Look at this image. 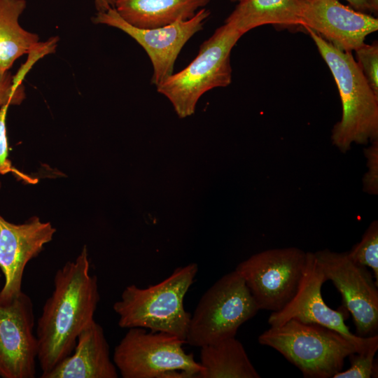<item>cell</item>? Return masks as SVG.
<instances>
[{
    "mask_svg": "<svg viewBox=\"0 0 378 378\" xmlns=\"http://www.w3.org/2000/svg\"><path fill=\"white\" fill-rule=\"evenodd\" d=\"M54 288L37 321V360L41 374L71 354L78 336L94 319L100 300L98 281L90 272L86 246L55 272Z\"/></svg>",
    "mask_w": 378,
    "mask_h": 378,
    "instance_id": "cell-1",
    "label": "cell"
},
{
    "mask_svg": "<svg viewBox=\"0 0 378 378\" xmlns=\"http://www.w3.org/2000/svg\"><path fill=\"white\" fill-rule=\"evenodd\" d=\"M328 66L337 84L342 117L331 131V141L346 153L353 144L378 139V95L367 82L351 52L340 50L310 29H305Z\"/></svg>",
    "mask_w": 378,
    "mask_h": 378,
    "instance_id": "cell-2",
    "label": "cell"
},
{
    "mask_svg": "<svg viewBox=\"0 0 378 378\" xmlns=\"http://www.w3.org/2000/svg\"><path fill=\"white\" fill-rule=\"evenodd\" d=\"M198 271L196 263L179 267L161 282L145 288L125 287L113 306L122 328H143L186 340L191 314L183 300Z\"/></svg>",
    "mask_w": 378,
    "mask_h": 378,
    "instance_id": "cell-3",
    "label": "cell"
},
{
    "mask_svg": "<svg viewBox=\"0 0 378 378\" xmlns=\"http://www.w3.org/2000/svg\"><path fill=\"white\" fill-rule=\"evenodd\" d=\"M258 342L279 351L306 378H332L342 370L345 358L357 352L338 332L294 318L270 326Z\"/></svg>",
    "mask_w": 378,
    "mask_h": 378,
    "instance_id": "cell-4",
    "label": "cell"
},
{
    "mask_svg": "<svg viewBox=\"0 0 378 378\" xmlns=\"http://www.w3.org/2000/svg\"><path fill=\"white\" fill-rule=\"evenodd\" d=\"M242 36L224 23L202 43L197 56L186 68L156 87L180 118L191 115L204 93L231 83L230 54Z\"/></svg>",
    "mask_w": 378,
    "mask_h": 378,
    "instance_id": "cell-5",
    "label": "cell"
},
{
    "mask_svg": "<svg viewBox=\"0 0 378 378\" xmlns=\"http://www.w3.org/2000/svg\"><path fill=\"white\" fill-rule=\"evenodd\" d=\"M258 310L243 278L234 270L203 294L191 315L186 342L200 348L235 337L239 328Z\"/></svg>",
    "mask_w": 378,
    "mask_h": 378,
    "instance_id": "cell-6",
    "label": "cell"
},
{
    "mask_svg": "<svg viewBox=\"0 0 378 378\" xmlns=\"http://www.w3.org/2000/svg\"><path fill=\"white\" fill-rule=\"evenodd\" d=\"M115 346L113 361L123 378H167L174 371H186L200 377L202 367L192 354L183 348L186 343L164 332H147L130 328Z\"/></svg>",
    "mask_w": 378,
    "mask_h": 378,
    "instance_id": "cell-7",
    "label": "cell"
},
{
    "mask_svg": "<svg viewBox=\"0 0 378 378\" xmlns=\"http://www.w3.org/2000/svg\"><path fill=\"white\" fill-rule=\"evenodd\" d=\"M307 261V252L297 247L257 253L234 270L243 278L259 310L277 312L293 298Z\"/></svg>",
    "mask_w": 378,
    "mask_h": 378,
    "instance_id": "cell-8",
    "label": "cell"
},
{
    "mask_svg": "<svg viewBox=\"0 0 378 378\" xmlns=\"http://www.w3.org/2000/svg\"><path fill=\"white\" fill-rule=\"evenodd\" d=\"M211 12L206 8L186 20L155 28L144 29L131 25L125 21L114 8L97 12L92 18L94 24H105L126 33L147 53L153 69L151 83L155 87L174 74L175 62L186 43L203 29Z\"/></svg>",
    "mask_w": 378,
    "mask_h": 378,
    "instance_id": "cell-9",
    "label": "cell"
},
{
    "mask_svg": "<svg viewBox=\"0 0 378 378\" xmlns=\"http://www.w3.org/2000/svg\"><path fill=\"white\" fill-rule=\"evenodd\" d=\"M314 254L326 279L340 293L343 308L352 315L356 335H377L378 284L366 267L353 261L346 251L326 248Z\"/></svg>",
    "mask_w": 378,
    "mask_h": 378,
    "instance_id": "cell-10",
    "label": "cell"
},
{
    "mask_svg": "<svg viewBox=\"0 0 378 378\" xmlns=\"http://www.w3.org/2000/svg\"><path fill=\"white\" fill-rule=\"evenodd\" d=\"M33 308L23 291L11 300L0 298V377H36L38 348Z\"/></svg>",
    "mask_w": 378,
    "mask_h": 378,
    "instance_id": "cell-11",
    "label": "cell"
},
{
    "mask_svg": "<svg viewBox=\"0 0 378 378\" xmlns=\"http://www.w3.org/2000/svg\"><path fill=\"white\" fill-rule=\"evenodd\" d=\"M326 281L314 253L307 252L305 269L296 293L283 309L270 314L269 324L278 326L292 318L316 323L340 333L356 346L357 352L368 350L378 342V335L362 337L350 332L344 323V313L332 309L323 299L321 287Z\"/></svg>",
    "mask_w": 378,
    "mask_h": 378,
    "instance_id": "cell-12",
    "label": "cell"
},
{
    "mask_svg": "<svg viewBox=\"0 0 378 378\" xmlns=\"http://www.w3.org/2000/svg\"><path fill=\"white\" fill-rule=\"evenodd\" d=\"M300 28L310 29L336 48L352 52L378 29V20L339 0H300Z\"/></svg>",
    "mask_w": 378,
    "mask_h": 378,
    "instance_id": "cell-13",
    "label": "cell"
},
{
    "mask_svg": "<svg viewBox=\"0 0 378 378\" xmlns=\"http://www.w3.org/2000/svg\"><path fill=\"white\" fill-rule=\"evenodd\" d=\"M56 229L37 216L22 224L6 220L0 214V270L4 284L0 298L8 300L22 290V278L27 263L38 256L50 242Z\"/></svg>",
    "mask_w": 378,
    "mask_h": 378,
    "instance_id": "cell-14",
    "label": "cell"
},
{
    "mask_svg": "<svg viewBox=\"0 0 378 378\" xmlns=\"http://www.w3.org/2000/svg\"><path fill=\"white\" fill-rule=\"evenodd\" d=\"M102 327L93 320L79 334L71 354L41 378H117Z\"/></svg>",
    "mask_w": 378,
    "mask_h": 378,
    "instance_id": "cell-15",
    "label": "cell"
},
{
    "mask_svg": "<svg viewBox=\"0 0 378 378\" xmlns=\"http://www.w3.org/2000/svg\"><path fill=\"white\" fill-rule=\"evenodd\" d=\"M211 0H115L114 8L131 25L155 28L192 18Z\"/></svg>",
    "mask_w": 378,
    "mask_h": 378,
    "instance_id": "cell-16",
    "label": "cell"
},
{
    "mask_svg": "<svg viewBox=\"0 0 378 378\" xmlns=\"http://www.w3.org/2000/svg\"><path fill=\"white\" fill-rule=\"evenodd\" d=\"M227 24L242 35L266 24L279 28H300V0H242L225 20Z\"/></svg>",
    "mask_w": 378,
    "mask_h": 378,
    "instance_id": "cell-17",
    "label": "cell"
},
{
    "mask_svg": "<svg viewBox=\"0 0 378 378\" xmlns=\"http://www.w3.org/2000/svg\"><path fill=\"white\" fill-rule=\"evenodd\" d=\"M27 6L25 0H0V71H10L25 54L56 47V39L41 43L35 33L23 29L19 18Z\"/></svg>",
    "mask_w": 378,
    "mask_h": 378,
    "instance_id": "cell-18",
    "label": "cell"
},
{
    "mask_svg": "<svg viewBox=\"0 0 378 378\" xmlns=\"http://www.w3.org/2000/svg\"><path fill=\"white\" fill-rule=\"evenodd\" d=\"M200 378H260L235 337L200 347Z\"/></svg>",
    "mask_w": 378,
    "mask_h": 378,
    "instance_id": "cell-19",
    "label": "cell"
},
{
    "mask_svg": "<svg viewBox=\"0 0 378 378\" xmlns=\"http://www.w3.org/2000/svg\"><path fill=\"white\" fill-rule=\"evenodd\" d=\"M355 262L372 270L374 278L378 284V222L373 220L364 232L360 241L346 251Z\"/></svg>",
    "mask_w": 378,
    "mask_h": 378,
    "instance_id": "cell-20",
    "label": "cell"
},
{
    "mask_svg": "<svg viewBox=\"0 0 378 378\" xmlns=\"http://www.w3.org/2000/svg\"><path fill=\"white\" fill-rule=\"evenodd\" d=\"M378 349V342L373 344L368 350L351 354L350 368L335 374L332 378H370L377 377V364L374 356Z\"/></svg>",
    "mask_w": 378,
    "mask_h": 378,
    "instance_id": "cell-21",
    "label": "cell"
},
{
    "mask_svg": "<svg viewBox=\"0 0 378 378\" xmlns=\"http://www.w3.org/2000/svg\"><path fill=\"white\" fill-rule=\"evenodd\" d=\"M356 63L370 88L378 95V43H363L355 51Z\"/></svg>",
    "mask_w": 378,
    "mask_h": 378,
    "instance_id": "cell-22",
    "label": "cell"
},
{
    "mask_svg": "<svg viewBox=\"0 0 378 378\" xmlns=\"http://www.w3.org/2000/svg\"><path fill=\"white\" fill-rule=\"evenodd\" d=\"M24 78L10 71H0V108L4 105H19L25 98Z\"/></svg>",
    "mask_w": 378,
    "mask_h": 378,
    "instance_id": "cell-23",
    "label": "cell"
},
{
    "mask_svg": "<svg viewBox=\"0 0 378 378\" xmlns=\"http://www.w3.org/2000/svg\"><path fill=\"white\" fill-rule=\"evenodd\" d=\"M367 172L363 178V189L369 195L378 194V139L364 149Z\"/></svg>",
    "mask_w": 378,
    "mask_h": 378,
    "instance_id": "cell-24",
    "label": "cell"
},
{
    "mask_svg": "<svg viewBox=\"0 0 378 378\" xmlns=\"http://www.w3.org/2000/svg\"><path fill=\"white\" fill-rule=\"evenodd\" d=\"M10 105H4L0 108V174L12 172L27 182L30 178L15 169L8 160V144L6 135V118ZM1 187V183H0Z\"/></svg>",
    "mask_w": 378,
    "mask_h": 378,
    "instance_id": "cell-25",
    "label": "cell"
},
{
    "mask_svg": "<svg viewBox=\"0 0 378 378\" xmlns=\"http://www.w3.org/2000/svg\"><path fill=\"white\" fill-rule=\"evenodd\" d=\"M97 12H104L114 8L115 0H94Z\"/></svg>",
    "mask_w": 378,
    "mask_h": 378,
    "instance_id": "cell-26",
    "label": "cell"
},
{
    "mask_svg": "<svg viewBox=\"0 0 378 378\" xmlns=\"http://www.w3.org/2000/svg\"><path fill=\"white\" fill-rule=\"evenodd\" d=\"M354 9L364 13H368V9L363 0H346Z\"/></svg>",
    "mask_w": 378,
    "mask_h": 378,
    "instance_id": "cell-27",
    "label": "cell"
},
{
    "mask_svg": "<svg viewBox=\"0 0 378 378\" xmlns=\"http://www.w3.org/2000/svg\"><path fill=\"white\" fill-rule=\"evenodd\" d=\"M368 7V12L374 15L378 14V0H363Z\"/></svg>",
    "mask_w": 378,
    "mask_h": 378,
    "instance_id": "cell-28",
    "label": "cell"
},
{
    "mask_svg": "<svg viewBox=\"0 0 378 378\" xmlns=\"http://www.w3.org/2000/svg\"><path fill=\"white\" fill-rule=\"evenodd\" d=\"M230 1H231L232 2H237V3H238V2H239V1H242V0H230Z\"/></svg>",
    "mask_w": 378,
    "mask_h": 378,
    "instance_id": "cell-29",
    "label": "cell"
}]
</instances>
